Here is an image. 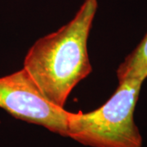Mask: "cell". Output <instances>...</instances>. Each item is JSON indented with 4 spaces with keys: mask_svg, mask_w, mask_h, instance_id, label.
Wrapping results in <instances>:
<instances>
[{
    "mask_svg": "<svg viewBox=\"0 0 147 147\" xmlns=\"http://www.w3.org/2000/svg\"><path fill=\"white\" fill-rule=\"evenodd\" d=\"M119 82L127 79H147V33L136 48L127 55L117 69Z\"/></svg>",
    "mask_w": 147,
    "mask_h": 147,
    "instance_id": "cell-4",
    "label": "cell"
},
{
    "mask_svg": "<svg viewBox=\"0 0 147 147\" xmlns=\"http://www.w3.org/2000/svg\"><path fill=\"white\" fill-rule=\"evenodd\" d=\"M0 108L17 119L67 137L69 112L49 102L24 68L0 77Z\"/></svg>",
    "mask_w": 147,
    "mask_h": 147,
    "instance_id": "cell-3",
    "label": "cell"
},
{
    "mask_svg": "<svg viewBox=\"0 0 147 147\" xmlns=\"http://www.w3.org/2000/svg\"><path fill=\"white\" fill-rule=\"evenodd\" d=\"M96 9V0H86L71 21L38 38L24 59L23 68L58 107L64 108L72 90L92 70L88 39Z\"/></svg>",
    "mask_w": 147,
    "mask_h": 147,
    "instance_id": "cell-1",
    "label": "cell"
},
{
    "mask_svg": "<svg viewBox=\"0 0 147 147\" xmlns=\"http://www.w3.org/2000/svg\"><path fill=\"white\" fill-rule=\"evenodd\" d=\"M143 81L119 82L105 104L88 113L69 112L67 137L91 147H142V134L134 112Z\"/></svg>",
    "mask_w": 147,
    "mask_h": 147,
    "instance_id": "cell-2",
    "label": "cell"
}]
</instances>
